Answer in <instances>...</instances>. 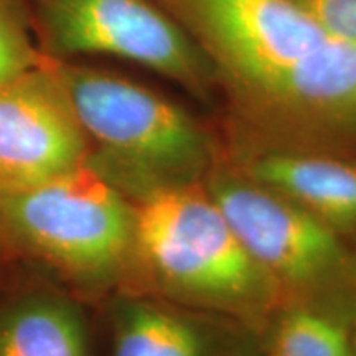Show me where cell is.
<instances>
[{
  "mask_svg": "<svg viewBox=\"0 0 356 356\" xmlns=\"http://www.w3.org/2000/svg\"><path fill=\"white\" fill-rule=\"evenodd\" d=\"M129 200L137 266L167 300L252 330L282 305L202 181L155 186Z\"/></svg>",
  "mask_w": 356,
  "mask_h": 356,
  "instance_id": "1",
  "label": "cell"
},
{
  "mask_svg": "<svg viewBox=\"0 0 356 356\" xmlns=\"http://www.w3.org/2000/svg\"><path fill=\"white\" fill-rule=\"evenodd\" d=\"M53 63L91 144L88 163L127 198L197 184L215 168V139L181 106L109 71Z\"/></svg>",
  "mask_w": 356,
  "mask_h": 356,
  "instance_id": "2",
  "label": "cell"
},
{
  "mask_svg": "<svg viewBox=\"0 0 356 356\" xmlns=\"http://www.w3.org/2000/svg\"><path fill=\"white\" fill-rule=\"evenodd\" d=\"M0 234L83 292L108 291L137 266L132 202L88 162L0 190Z\"/></svg>",
  "mask_w": 356,
  "mask_h": 356,
  "instance_id": "3",
  "label": "cell"
},
{
  "mask_svg": "<svg viewBox=\"0 0 356 356\" xmlns=\"http://www.w3.org/2000/svg\"><path fill=\"white\" fill-rule=\"evenodd\" d=\"M204 188L249 256L279 289L282 305L356 310V249L318 218L238 170H213Z\"/></svg>",
  "mask_w": 356,
  "mask_h": 356,
  "instance_id": "4",
  "label": "cell"
},
{
  "mask_svg": "<svg viewBox=\"0 0 356 356\" xmlns=\"http://www.w3.org/2000/svg\"><path fill=\"white\" fill-rule=\"evenodd\" d=\"M38 47L51 60L114 56L207 97L216 71L157 0H25Z\"/></svg>",
  "mask_w": 356,
  "mask_h": 356,
  "instance_id": "5",
  "label": "cell"
},
{
  "mask_svg": "<svg viewBox=\"0 0 356 356\" xmlns=\"http://www.w3.org/2000/svg\"><path fill=\"white\" fill-rule=\"evenodd\" d=\"M246 111L333 37L292 0H157Z\"/></svg>",
  "mask_w": 356,
  "mask_h": 356,
  "instance_id": "6",
  "label": "cell"
},
{
  "mask_svg": "<svg viewBox=\"0 0 356 356\" xmlns=\"http://www.w3.org/2000/svg\"><path fill=\"white\" fill-rule=\"evenodd\" d=\"M89 154L51 58L0 84V190L51 180L84 165Z\"/></svg>",
  "mask_w": 356,
  "mask_h": 356,
  "instance_id": "7",
  "label": "cell"
},
{
  "mask_svg": "<svg viewBox=\"0 0 356 356\" xmlns=\"http://www.w3.org/2000/svg\"><path fill=\"white\" fill-rule=\"evenodd\" d=\"M111 356H261L252 328L170 300L122 297L111 312Z\"/></svg>",
  "mask_w": 356,
  "mask_h": 356,
  "instance_id": "8",
  "label": "cell"
},
{
  "mask_svg": "<svg viewBox=\"0 0 356 356\" xmlns=\"http://www.w3.org/2000/svg\"><path fill=\"white\" fill-rule=\"evenodd\" d=\"M238 172L292 200L356 249V145L266 149L248 155Z\"/></svg>",
  "mask_w": 356,
  "mask_h": 356,
  "instance_id": "9",
  "label": "cell"
},
{
  "mask_svg": "<svg viewBox=\"0 0 356 356\" xmlns=\"http://www.w3.org/2000/svg\"><path fill=\"white\" fill-rule=\"evenodd\" d=\"M0 356H95V345L78 304L37 291L0 305Z\"/></svg>",
  "mask_w": 356,
  "mask_h": 356,
  "instance_id": "10",
  "label": "cell"
},
{
  "mask_svg": "<svg viewBox=\"0 0 356 356\" xmlns=\"http://www.w3.org/2000/svg\"><path fill=\"white\" fill-rule=\"evenodd\" d=\"M355 312L309 302L280 305L261 328V356H356Z\"/></svg>",
  "mask_w": 356,
  "mask_h": 356,
  "instance_id": "11",
  "label": "cell"
},
{
  "mask_svg": "<svg viewBox=\"0 0 356 356\" xmlns=\"http://www.w3.org/2000/svg\"><path fill=\"white\" fill-rule=\"evenodd\" d=\"M47 60L38 47L25 0H0V84Z\"/></svg>",
  "mask_w": 356,
  "mask_h": 356,
  "instance_id": "12",
  "label": "cell"
},
{
  "mask_svg": "<svg viewBox=\"0 0 356 356\" xmlns=\"http://www.w3.org/2000/svg\"><path fill=\"white\" fill-rule=\"evenodd\" d=\"M325 33L356 47V0H292Z\"/></svg>",
  "mask_w": 356,
  "mask_h": 356,
  "instance_id": "13",
  "label": "cell"
},
{
  "mask_svg": "<svg viewBox=\"0 0 356 356\" xmlns=\"http://www.w3.org/2000/svg\"><path fill=\"white\" fill-rule=\"evenodd\" d=\"M8 249H10V246H8L6 239H3L2 234H0V279H2V270H3V266H6Z\"/></svg>",
  "mask_w": 356,
  "mask_h": 356,
  "instance_id": "14",
  "label": "cell"
},
{
  "mask_svg": "<svg viewBox=\"0 0 356 356\" xmlns=\"http://www.w3.org/2000/svg\"><path fill=\"white\" fill-rule=\"evenodd\" d=\"M351 332H353V346H355V353H356V312L353 315V320H351Z\"/></svg>",
  "mask_w": 356,
  "mask_h": 356,
  "instance_id": "15",
  "label": "cell"
}]
</instances>
